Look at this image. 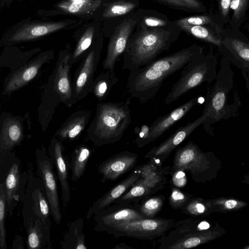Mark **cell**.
Listing matches in <instances>:
<instances>
[{
    "mask_svg": "<svg viewBox=\"0 0 249 249\" xmlns=\"http://www.w3.org/2000/svg\"><path fill=\"white\" fill-rule=\"evenodd\" d=\"M202 51L201 47L193 45L129 72L126 83L128 93L131 97L146 103L158 92L167 77L182 69Z\"/></svg>",
    "mask_w": 249,
    "mask_h": 249,
    "instance_id": "cell-1",
    "label": "cell"
},
{
    "mask_svg": "<svg viewBox=\"0 0 249 249\" xmlns=\"http://www.w3.org/2000/svg\"><path fill=\"white\" fill-rule=\"evenodd\" d=\"M123 54V70L133 71L149 64L163 52L168 51L182 30L162 28L135 27Z\"/></svg>",
    "mask_w": 249,
    "mask_h": 249,
    "instance_id": "cell-2",
    "label": "cell"
},
{
    "mask_svg": "<svg viewBox=\"0 0 249 249\" xmlns=\"http://www.w3.org/2000/svg\"><path fill=\"white\" fill-rule=\"evenodd\" d=\"M71 53L67 50L60 52L55 66L44 87L38 108V122L43 132L47 129L60 103L70 107L78 101L71 78Z\"/></svg>",
    "mask_w": 249,
    "mask_h": 249,
    "instance_id": "cell-3",
    "label": "cell"
},
{
    "mask_svg": "<svg viewBox=\"0 0 249 249\" xmlns=\"http://www.w3.org/2000/svg\"><path fill=\"white\" fill-rule=\"evenodd\" d=\"M234 86V73L230 62L225 57L220 62V69L211 89H207L205 105L203 113L206 119L202 123L207 134L213 136L212 125L224 119L227 120L237 115L241 105L239 96L235 91L234 103L228 102L230 92Z\"/></svg>",
    "mask_w": 249,
    "mask_h": 249,
    "instance_id": "cell-4",
    "label": "cell"
},
{
    "mask_svg": "<svg viewBox=\"0 0 249 249\" xmlns=\"http://www.w3.org/2000/svg\"><path fill=\"white\" fill-rule=\"evenodd\" d=\"M130 98L120 102H102L96 105L95 115L87 132L89 139L98 146L119 141L131 123L129 106Z\"/></svg>",
    "mask_w": 249,
    "mask_h": 249,
    "instance_id": "cell-5",
    "label": "cell"
},
{
    "mask_svg": "<svg viewBox=\"0 0 249 249\" xmlns=\"http://www.w3.org/2000/svg\"><path fill=\"white\" fill-rule=\"evenodd\" d=\"M226 232L218 223L213 226L209 221L192 217L177 220L175 227L157 242L159 249H190L211 242Z\"/></svg>",
    "mask_w": 249,
    "mask_h": 249,
    "instance_id": "cell-6",
    "label": "cell"
},
{
    "mask_svg": "<svg viewBox=\"0 0 249 249\" xmlns=\"http://www.w3.org/2000/svg\"><path fill=\"white\" fill-rule=\"evenodd\" d=\"M222 161L212 151H202L190 141L176 150L169 174L181 170L190 173L197 184H205L216 178Z\"/></svg>",
    "mask_w": 249,
    "mask_h": 249,
    "instance_id": "cell-7",
    "label": "cell"
},
{
    "mask_svg": "<svg viewBox=\"0 0 249 249\" xmlns=\"http://www.w3.org/2000/svg\"><path fill=\"white\" fill-rule=\"evenodd\" d=\"M27 172V184L21 201L24 227L27 231L42 230L51 232L52 214L44 184L31 168Z\"/></svg>",
    "mask_w": 249,
    "mask_h": 249,
    "instance_id": "cell-8",
    "label": "cell"
},
{
    "mask_svg": "<svg viewBox=\"0 0 249 249\" xmlns=\"http://www.w3.org/2000/svg\"><path fill=\"white\" fill-rule=\"evenodd\" d=\"M217 65L218 62L214 55L205 54L203 51L198 53L182 68L179 78L165 99V104L175 102L204 83H212L217 73Z\"/></svg>",
    "mask_w": 249,
    "mask_h": 249,
    "instance_id": "cell-9",
    "label": "cell"
},
{
    "mask_svg": "<svg viewBox=\"0 0 249 249\" xmlns=\"http://www.w3.org/2000/svg\"><path fill=\"white\" fill-rule=\"evenodd\" d=\"M177 221L161 217L142 218L119 224L106 231L115 238L128 237L152 240L167 234Z\"/></svg>",
    "mask_w": 249,
    "mask_h": 249,
    "instance_id": "cell-10",
    "label": "cell"
},
{
    "mask_svg": "<svg viewBox=\"0 0 249 249\" xmlns=\"http://www.w3.org/2000/svg\"><path fill=\"white\" fill-rule=\"evenodd\" d=\"M0 178L5 192L7 213L12 217L18 202L22 201L28 179V172H22L20 161L15 152L10 155L4 167L0 169Z\"/></svg>",
    "mask_w": 249,
    "mask_h": 249,
    "instance_id": "cell-11",
    "label": "cell"
},
{
    "mask_svg": "<svg viewBox=\"0 0 249 249\" xmlns=\"http://www.w3.org/2000/svg\"><path fill=\"white\" fill-rule=\"evenodd\" d=\"M35 155L37 175L44 184L52 216L58 225L61 221L62 213L53 166L44 146L36 148Z\"/></svg>",
    "mask_w": 249,
    "mask_h": 249,
    "instance_id": "cell-12",
    "label": "cell"
},
{
    "mask_svg": "<svg viewBox=\"0 0 249 249\" xmlns=\"http://www.w3.org/2000/svg\"><path fill=\"white\" fill-rule=\"evenodd\" d=\"M54 54L53 50L41 52L18 71L8 74L4 80L1 94L9 96L27 86L38 75L42 67L53 59Z\"/></svg>",
    "mask_w": 249,
    "mask_h": 249,
    "instance_id": "cell-13",
    "label": "cell"
},
{
    "mask_svg": "<svg viewBox=\"0 0 249 249\" xmlns=\"http://www.w3.org/2000/svg\"><path fill=\"white\" fill-rule=\"evenodd\" d=\"M24 138V118L3 112L0 115V169L13 152L20 145Z\"/></svg>",
    "mask_w": 249,
    "mask_h": 249,
    "instance_id": "cell-14",
    "label": "cell"
},
{
    "mask_svg": "<svg viewBox=\"0 0 249 249\" xmlns=\"http://www.w3.org/2000/svg\"><path fill=\"white\" fill-rule=\"evenodd\" d=\"M145 218L135 203H114L94 215V231L106 232L109 228L129 220Z\"/></svg>",
    "mask_w": 249,
    "mask_h": 249,
    "instance_id": "cell-15",
    "label": "cell"
},
{
    "mask_svg": "<svg viewBox=\"0 0 249 249\" xmlns=\"http://www.w3.org/2000/svg\"><path fill=\"white\" fill-rule=\"evenodd\" d=\"M135 16L123 20L115 28L107 47L106 57L103 62L105 69L114 72L116 63L124 54L128 39L136 24Z\"/></svg>",
    "mask_w": 249,
    "mask_h": 249,
    "instance_id": "cell-16",
    "label": "cell"
},
{
    "mask_svg": "<svg viewBox=\"0 0 249 249\" xmlns=\"http://www.w3.org/2000/svg\"><path fill=\"white\" fill-rule=\"evenodd\" d=\"M101 50V46H95L88 51L76 71L72 86L77 101L84 99L90 93Z\"/></svg>",
    "mask_w": 249,
    "mask_h": 249,
    "instance_id": "cell-17",
    "label": "cell"
},
{
    "mask_svg": "<svg viewBox=\"0 0 249 249\" xmlns=\"http://www.w3.org/2000/svg\"><path fill=\"white\" fill-rule=\"evenodd\" d=\"M205 119L206 115L202 114L194 122H189L186 125L179 127L159 145L154 147L147 152L145 159H155L162 163L175 148L202 124Z\"/></svg>",
    "mask_w": 249,
    "mask_h": 249,
    "instance_id": "cell-18",
    "label": "cell"
},
{
    "mask_svg": "<svg viewBox=\"0 0 249 249\" xmlns=\"http://www.w3.org/2000/svg\"><path fill=\"white\" fill-rule=\"evenodd\" d=\"M138 158L136 153L124 151L106 159L98 168V173L102 175L101 181L117 180L134 167Z\"/></svg>",
    "mask_w": 249,
    "mask_h": 249,
    "instance_id": "cell-19",
    "label": "cell"
},
{
    "mask_svg": "<svg viewBox=\"0 0 249 249\" xmlns=\"http://www.w3.org/2000/svg\"><path fill=\"white\" fill-rule=\"evenodd\" d=\"M64 151V148L62 141L55 137H53L49 147V157L57 173V177L61 188L63 205L66 208L71 199V191L68 182L67 164L63 155Z\"/></svg>",
    "mask_w": 249,
    "mask_h": 249,
    "instance_id": "cell-20",
    "label": "cell"
},
{
    "mask_svg": "<svg viewBox=\"0 0 249 249\" xmlns=\"http://www.w3.org/2000/svg\"><path fill=\"white\" fill-rule=\"evenodd\" d=\"M198 98L190 99L170 113L158 118L150 126V132L145 145L152 142L182 119L197 103Z\"/></svg>",
    "mask_w": 249,
    "mask_h": 249,
    "instance_id": "cell-21",
    "label": "cell"
},
{
    "mask_svg": "<svg viewBox=\"0 0 249 249\" xmlns=\"http://www.w3.org/2000/svg\"><path fill=\"white\" fill-rule=\"evenodd\" d=\"M141 173V165H139L136 167L126 178L121 180L98 199L89 209L86 218H90L98 212L113 204L138 179Z\"/></svg>",
    "mask_w": 249,
    "mask_h": 249,
    "instance_id": "cell-22",
    "label": "cell"
},
{
    "mask_svg": "<svg viewBox=\"0 0 249 249\" xmlns=\"http://www.w3.org/2000/svg\"><path fill=\"white\" fill-rule=\"evenodd\" d=\"M67 24L64 21L25 24L18 29L4 44L12 45L36 39L64 28Z\"/></svg>",
    "mask_w": 249,
    "mask_h": 249,
    "instance_id": "cell-23",
    "label": "cell"
},
{
    "mask_svg": "<svg viewBox=\"0 0 249 249\" xmlns=\"http://www.w3.org/2000/svg\"><path fill=\"white\" fill-rule=\"evenodd\" d=\"M162 164L156 159H149L141 165V175L134 183L146 185L155 192L163 189L167 182L165 175L169 174L171 167H163Z\"/></svg>",
    "mask_w": 249,
    "mask_h": 249,
    "instance_id": "cell-24",
    "label": "cell"
},
{
    "mask_svg": "<svg viewBox=\"0 0 249 249\" xmlns=\"http://www.w3.org/2000/svg\"><path fill=\"white\" fill-rule=\"evenodd\" d=\"M91 114V112L87 110L72 113L56 131L55 137L62 142L77 139L85 129Z\"/></svg>",
    "mask_w": 249,
    "mask_h": 249,
    "instance_id": "cell-25",
    "label": "cell"
},
{
    "mask_svg": "<svg viewBox=\"0 0 249 249\" xmlns=\"http://www.w3.org/2000/svg\"><path fill=\"white\" fill-rule=\"evenodd\" d=\"M225 57L242 71L245 77L249 75V43L232 39L228 47Z\"/></svg>",
    "mask_w": 249,
    "mask_h": 249,
    "instance_id": "cell-26",
    "label": "cell"
},
{
    "mask_svg": "<svg viewBox=\"0 0 249 249\" xmlns=\"http://www.w3.org/2000/svg\"><path fill=\"white\" fill-rule=\"evenodd\" d=\"M135 16L137 18L135 27L172 29L179 28L173 21H170L165 15L154 10L141 9L135 13Z\"/></svg>",
    "mask_w": 249,
    "mask_h": 249,
    "instance_id": "cell-27",
    "label": "cell"
},
{
    "mask_svg": "<svg viewBox=\"0 0 249 249\" xmlns=\"http://www.w3.org/2000/svg\"><path fill=\"white\" fill-rule=\"evenodd\" d=\"M84 220L79 218L72 221L65 233L60 246L64 249H87L83 232Z\"/></svg>",
    "mask_w": 249,
    "mask_h": 249,
    "instance_id": "cell-28",
    "label": "cell"
},
{
    "mask_svg": "<svg viewBox=\"0 0 249 249\" xmlns=\"http://www.w3.org/2000/svg\"><path fill=\"white\" fill-rule=\"evenodd\" d=\"M118 81L114 72L107 70L98 74L92 83L90 93L100 101L104 100Z\"/></svg>",
    "mask_w": 249,
    "mask_h": 249,
    "instance_id": "cell-29",
    "label": "cell"
},
{
    "mask_svg": "<svg viewBox=\"0 0 249 249\" xmlns=\"http://www.w3.org/2000/svg\"><path fill=\"white\" fill-rule=\"evenodd\" d=\"M91 153L89 147L84 143L80 144L75 149L71 162V179L72 181L79 179L83 175Z\"/></svg>",
    "mask_w": 249,
    "mask_h": 249,
    "instance_id": "cell-30",
    "label": "cell"
},
{
    "mask_svg": "<svg viewBox=\"0 0 249 249\" xmlns=\"http://www.w3.org/2000/svg\"><path fill=\"white\" fill-rule=\"evenodd\" d=\"M39 51L38 49H35L26 52L18 51L13 53H3L0 59V67L8 68L10 70L9 74H12L26 65Z\"/></svg>",
    "mask_w": 249,
    "mask_h": 249,
    "instance_id": "cell-31",
    "label": "cell"
},
{
    "mask_svg": "<svg viewBox=\"0 0 249 249\" xmlns=\"http://www.w3.org/2000/svg\"><path fill=\"white\" fill-rule=\"evenodd\" d=\"M184 214L193 218H202L212 213V199L194 196L181 209Z\"/></svg>",
    "mask_w": 249,
    "mask_h": 249,
    "instance_id": "cell-32",
    "label": "cell"
},
{
    "mask_svg": "<svg viewBox=\"0 0 249 249\" xmlns=\"http://www.w3.org/2000/svg\"><path fill=\"white\" fill-rule=\"evenodd\" d=\"M101 0H79L64 1L58 5L66 12L79 15L91 14L101 5Z\"/></svg>",
    "mask_w": 249,
    "mask_h": 249,
    "instance_id": "cell-33",
    "label": "cell"
},
{
    "mask_svg": "<svg viewBox=\"0 0 249 249\" xmlns=\"http://www.w3.org/2000/svg\"><path fill=\"white\" fill-rule=\"evenodd\" d=\"M139 5L138 0H118L108 3L103 13L106 18L125 16Z\"/></svg>",
    "mask_w": 249,
    "mask_h": 249,
    "instance_id": "cell-34",
    "label": "cell"
},
{
    "mask_svg": "<svg viewBox=\"0 0 249 249\" xmlns=\"http://www.w3.org/2000/svg\"><path fill=\"white\" fill-rule=\"evenodd\" d=\"M164 200L163 195H151L135 203L139 212L145 217L153 218L161 210Z\"/></svg>",
    "mask_w": 249,
    "mask_h": 249,
    "instance_id": "cell-35",
    "label": "cell"
},
{
    "mask_svg": "<svg viewBox=\"0 0 249 249\" xmlns=\"http://www.w3.org/2000/svg\"><path fill=\"white\" fill-rule=\"evenodd\" d=\"M247 205L246 201L234 197L222 196L212 199V212L227 213L241 210Z\"/></svg>",
    "mask_w": 249,
    "mask_h": 249,
    "instance_id": "cell-36",
    "label": "cell"
},
{
    "mask_svg": "<svg viewBox=\"0 0 249 249\" xmlns=\"http://www.w3.org/2000/svg\"><path fill=\"white\" fill-rule=\"evenodd\" d=\"M155 193L153 189L146 185L134 183L129 189L114 203H138Z\"/></svg>",
    "mask_w": 249,
    "mask_h": 249,
    "instance_id": "cell-37",
    "label": "cell"
},
{
    "mask_svg": "<svg viewBox=\"0 0 249 249\" xmlns=\"http://www.w3.org/2000/svg\"><path fill=\"white\" fill-rule=\"evenodd\" d=\"M94 35V27L88 28L83 34L74 50L71 53L70 62L72 65L83 58L90 47Z\"/></svg>",
    "mask_w": 249,
    "mask_h": 249,
    "instance_id": "cell-38",
    "label": "cell"
},
{
    "mask_svg": "<svg viewBox=\"0 0 249 249\" xmlns=\"http://www.w3.org/2000/svg\"><path fill=\"white\" fill-rule=\"evenodd\" d=\"M178 27L182 31L196 38L211 43L219 47L221 45V40L216 37L211 31L203 26L180 25Z\"/></svg>",
    "mask_w": 249,
    "mask_h": 249,
    "instance_id": "cell-39",
    "label": "cell"
},
{
    "mask_svg": "<svg viewBox=\"0 0 249 249\" xmlns=\"http://www.w3.org/2000/svg\"><path fill=\"white\" fill-rule=\"evenodd\" d=\"M173 9L186 12L198 11L203 9L198 0H154Z\"/></svg>",
    "mask_w": 249,
    "mask_h": 249,
    "instance_id": "cell-40",
    "label": "cell"
},
{
    "mask_svg": "<svg viewBox=\"0 0 249 249\" xmlns=\"http://www.w3.org/2000/svg\"><path fill=\"white\" fill-rule=\"evenodd\" d=\"M193 196V195L183 192L179 188L171 185L169 204L173 209L181 210Z\"/></svg>",
    "mask_w": 249,
    "mask_h": 249,
    "instance_id": "cell-41",
    "label": "cell"
},
{
    "mask_svg": "<svg viewBox=\"0 0 249 249\" xmlns=\"http://www.w3.org/2000/svg\"><path fill=\"white\" fill-rule=\"evenodd\" d=\"M6 205L5 192L2 183H0V249H6L5 218Z\"/></svg>",
    "mask_w": 249,
    "mask_h": 249,
    "instance_id": "cell-42",
    "label": "cell"
},
{
    "mask_svg": "<svg viewBox=\"0 0 249 249\" xmlns=\"http://www.w3.org/2000/svg\"><path fill=\"white\" fill-rule=\"evenodd\" d=\"M211 18L207 16L195 15L180 18L174 20L178 26L180 25L203 26L210 23Z\"/></svg>",
    "mask_w": 249,
    "mask_h": 249,
    "instance_id": "cell-43",
    "label": "cell"
},
{
    "mask_svg": "<svg viewBox=\"0 0 249 249\" xmlns=\"http://www.w3.org/2000/svg\"><path fill=\"white\" fill-rule=\"evenodd\" d=\"M134 131L137 134V137L134 142L138 147L141 148L145 146V143L150 132V126L146 124H143L140 128L136 127Z\"/></svg>",
    "mask_w": 249,
    "mask_h": 249,
    "instance_id": "cell-44",
    "label": "cell"
},
{
    "mask_svg": "<svg viewBox=\"0 0 249 249\" xmlns=\"http://www.w3.org/2000/svg\"><path fill=\"white\" fill-rule=\"evenodd\" d=\"M185 172L178 170L169 174L171 175V185L178 188L184 187L187 182Z\"/></svg>",
    "mask_w": 249,
    "mask_h": 249,
    "instance_id": "cell-45",
    "label": "cell"
},
{
    "mask_svg": "<svg viewBox=\"0 0 249 249\" xmlns=\"http://www.w3.org/2000/svg\"><path fill=\"white\" fill-rule=\"evenodd\" d=\"M249 0H232L230 8L233 11V16L239 19L243 15Z\"/></svg>",
    "mask_w": 249,
    "mask_h": 249,
    "instance_id": "cell-46",
    "label": "cell"
},
{
    "mask_svg": "<svg viewBox=\"0 0 249 249\" xmlns=\"http://www.w3.org/2000/svg\"><path fill=\"white\" fill-rule=\"evenodd\" d=\"M231 1L232 0H220V8L222 15L224 17H226L227 15Z\"/></svg>",
    "mask_w": 249,
    "mask_h": 249,
    "instance_id": "cell-47",
    "label": "cell"
},
{
    "mask_svg": "<svg viewBox=\"0 0 249 249\" xmlns=\"http://www.w3.org/2000/svg\"><path fill=\"white\" fill-rule=\"evenodd\" d=\"M14 249H24L23 238L18 234H17L13 242L12 248Z\"/></svg>",
    "mask_w": 249,
    "mask_h": 249,
    "instance_id": "cell-48",
    "label": "cell"
},
{
    "mask_svg": "<svg viewBox=\"0 0 249 249\" xmlns=\"http://www.w3.org/2000/svg\"><path fill=\"white\" fill-rule=\"evenodd\" d=\"M113 249H133V247L128 246L124 243L117 244Z\"/></svg>",
    "mask_w": 249,
    "mask_h": 249,
    "instance_id": "cell-49",
    "label": "cell"
},
{
    "mask_svg": "<svg viewBox=\"0 0 249 249\" xmlns=\"http://www.w3.org/2000/svg\"><path fill=\"white\" fill-rule=\"evenodd\" d=\"M241 182L243 184L249 185V172L244 176Z\"/></svg>",
    "mask_w": 249,
    "mask_h": 249,
    "instance_id": "cell-50",
    "label": "cell"
},
{
    "mask_svg": "<svg viewBox=\"0 0 249 249\" xmlns=\"http://www.w3.org/2000/svg\"><path fill=\"white\" fill-rule=\"evenodd\" d=\"M243 249H249V245H247L246 246L244 247L243 248Z\"/></svg>",
    "mask_w": 249,
    "mask_h": 249,
    "instance_id": "cell-51",
    "label": "cell"
}]
</instances>
